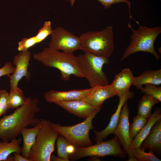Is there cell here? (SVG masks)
Segmentation results:
<instances>
[{
	"label": "cell",
	"mask_w": 161,
	"mask_h": 161,
	"mask_svg": "<svg viewBox=\"0 0 161 161\" xmlns=\"http://www.w3.org/2000/svg\"><path fill=\"white\" fill-rule=\"evenodd\" d=\"M161 84V69L157 70H147L139 76L134 77L132 85L140 89L143 85L151 84L159 86Z\"/></svg>",
	"instance_id": "ac0fdd59"
},
{
	"label": "cell",
	"mask_w": 161,
	"mask_h": 161,
	"mask_svg": "<svg viewBox=\"0 0 161 161\" xmlns=\"http://www.w3.org/2000/svg\"><path fill=\"white\" fill-rule=\"evenodd\" d=\"M21 138L17 139L14 138L10 142L0 140V161H6L8 157L14 152L21 153Z\"/></svg>",
	"instance_id": "44dd1931"
},
{
	"label": "cell",
	"mask_w": 161,
	"mask_h": 161,
	"mask_svg": "<svg viewBox=\"0 0 161 161\" xmlns=\"http://www.w3.org/2000/svg\"><path fill=\"white\" fill-rule=\"evenodd\" d=\"M59 135L56 140L57 156L64 161H69V155L67 152V147L70 143L63 136Z\"/></svg>",
	"instance_id": "484cf974"
},
{
	"label": "cell",
	"mask_w": 161,
	"mask_h": 161,
	"mask_svg": "<svg viewBox=\"0 0 161 161\" xmlns=\"http://www.w3.org/2000/svg\"><path fill=\"white\" fill-rule=\"evenodd\" d=\"M50 35L51 38L48 47L52 49L71 53L80 49L79 37L75 35L62 27H55L53 30Z\"/></svg>",
	"instance_id": "9c48e42d"
},
{
	"label": "cell",
	"mask_w": 161,
	"mask_h": 161,
	"mask_svg": "<svg viewBox=\"0 0 161 161\" xmlns=\"http://www.w3.org/2000/svg\"><path fill=\"white\" fill-rule=\"evenodd\" d=\"M65 0L69 1L70 2V5L71 7H72L74 6L75 1V0Z\"/></svg>",
	"instance_id": "d590c367"
},
{
	"label": "cell",
	"mask_w": 161,
	"mask_h": 161,
	"mask_svg": "<svg viewBox=\"0 0 161 161\" xmlns=\"http://www.w3.org/2000/svg\"><path fill=\"white\" fill-rule=\"evenodd\" d=\"M134 77L131 71L128 68L123 69L116 75L110 84L115 95L120 97L129 91Z\"/></svg>",
	"instance_id": "9a60e30c"
},
{
	"label": "cell",
	"mask_w": 161,
	"mask_h": 161,
	"mask_svg": "<svg viewBox=\"0 0 161 161\" xmlns=\"http://www.w3.org/2000/svg\"><path fill=\"white\" fill-rule=\"evenodd\" d=\"M38 43L35 36L30 38L24 37L18 42V50L19 52L28 50L29 48Z\"/></svg>",
	"instance_id": "f1b7e54d"
},
{
	"label": "cell",
	"mask_w": 161,
	"mask_h": 161,
	"mask_svg": "<svg viewBox=\"0 0 161 161\" xmlns=\"http://www.w3.org/2000/svg\"><path fill=\"white\" fill-rule=\"evenodd\" d=\"M0 140H1V139H0Z\"/></svg>",
	"instance_id": "8d00e7d4"
},
{
	"label": "cell",
	"mask_w": 161,
	"mask_h": 161,
	"mask_svg": "<svg viewBox=\"0 0 161 161\" xmlns=\"http://www.w3.org/2000/svg\"><path fill=\"white\" fill-rule=\"evenodd\" d=\"M27 98L18 87L15 91L10 92L8 99L9 109H14L21 106L26 102Z\"/></svg>",
	"instance_id": "603a6c76"
},
{
	"label": "cell",
	"mask_w": 161,
	"mask_h": 161,
	"mask_svg": "<svg viewBox=\"0 0 161 161\" xmlns=\"http://www.w3.org/2000/svg\"><path fill=\"white\" fill-rule=\"evenodd\" d=\"M92 90V88L66 91H58L52 89L46 92L44 97L47 102L55 103L60 101L80 100L87 96Z\"/></svg>",
	"instance_id": "7c38bea8"
},
{
	"label": "cell",
	"mask_w": 161,
	"mask_h": 161,
	"mask_svg": "<svg viewBox=\"0 0 161 161\" xmlns=\"http://www.w3.org/2000/svg\"><path fill=\"white\" fill-rule=\"evenodd\" d=\"M53 30L51 26V22L50 21H46L43 27L39 30L35 35L38 43L45 39L52 32Z\"/></svg>",
	"instance_id": "83f0119b"
},
{
	"label": "cell",
	"mask_w": 161,
	"mask_h": 161,
	"mask_svg": "<svg viewBox=\"0 0 161 161\" xmlns=\"http://www.w3.org/2000/svg\"><path fill=\"white\" fill-rule=\"evenodd\" d=\"M103 6L104 8L107 9L110 7L112 5L120 3H124L128 5L130 19L133 18L131 14V2L128 0H97Z\"/></svg>",
	"instance_id": "4dcf8cb0"
},
{
	"label": "cell",
	"mask_w": 161,
	"mask_h": 161,
	"mask_svg": "<svg viewBox=\"0 0 161 161\" xmlns=\"http://www.w3.org/2000/svg\"><path fill=\"white\" fill-rule=\"evenodd\" d=\"M14 161H31L29 159H27L20 154V153L14 152L13 153Z\"/></svg>",
	"instance_id": "d6a6232c"
},
{
	"label": "cell",
	"mask_w": 161,
	"mask_h": 161,
	"mask_svg": "<svg viewBox=\"0 0 161 161\" xmlns=\"http://www.w3.org/2000/svg\"><path fill=\"white\" fill-rule=\"evenodd\" d=\"M55 104L69 112L80 117L86 119L97 110L82 100L60 101Z\"/></svg>",
	"instance_id": "2e32d148"
},
{
	"label": "cell",
	"mask_w": 161,
	"mask_h": 161,
	"mask_svg": "<svg viewBox=\"0 0 161 161\" xmlns=\"http://www.w3.org/2000/svg\"><path fill=\"white\" fill-rule=\"evenodd\" d=\"M9 92L6 90L0 89V117L9 110Z\"/></svg>",
	"instance_id": "f546056e"
},
{
	"label": "cell",
	"mask_w": 161,
	"mask_h": 161,
	"mask_svg": "<svg viewBox=\"0 0 161 161\" xmlns=\"http://www.w3.org/2000/svg\"><path fill=\"white\" fill-rule=\"evenodd\" d=\"M140 147L143 150L147 148L154 151L161 150V119L156 121L146 137L141 142Z\"/></svg>",
	"instance_id": "e0dca14e"
},
{
	"label": "cell",
	"mask_w": 161,
	"mask_h": 161,
	"mask_svg": "<svg viewBox=\"0 0 161 161\" xmlns=\"http://www.w3.org/2000/svg\"><path fill=\"white\" fill-rule=\"evenodd\" d=\"M160 102L153 97L144 94L140 98L137 107L138 114L147 119L151 115L153 106Z\"/></svg>",
	"instance_id": "7402d4cb"
},
{
	"label": "cell",
	"mask_w": 161,
	"mask_h": 161,
	"mask_svg": "<svg viewBox=\"0 0 161 161\" xmlns=\"http://www.w3.org/2000/svg\"><path fill=\"white\" fill-rule=\"evenodd\" d=\"M50 161H64V160L62 159L56 157L55 155H51L50 157Z\"/></svg>",
	"instance_id": "836d02e7"
},
{
	"label": "cell",
	"mask_w": 161,
	"mask_h": 161,
	"mask_svg": "<svg viewBox=\"0 0 161 161\" xmlns=\"http://www.w3.org/2000/svg\"><path fill=\"white\" fill-rule=\"evenodd\" d=\"M78 57L80 70L91 88L109 84V79L103 70V66L109 62L108 58L87 52Z\"/></svg>",
	"instance_id": "8992f818"
},
{
	"label": "cell",
	"mask_w": 161,
	"mask_h": 161,
	"mask_svg": "<svg viewBox=\"0 0 161 161\" xmlns=\"http://www.w3.org/2000/svg\"><path fill=\"white\" fill-rule=\"evenodd\" d=\"M15 69V66H13L11 62H6L3 67L0 68V77L5 75L8 76L12 74Z\"/></svg>",
	"instance_id": "1f68e13d"
},
{
	"label": "cell",
	"mask_w": 161,
	"mask_h": 161,
	"mask_svg": "<svg viewBox=\"0 0 161 161\" xmlns=\"http://www.w3.org/2000/svg\"></svg>",
	"instance_id": "74e56055"
},
{
	"label": "cell",
	"mask_w": 161,
	"mask_h": 161,
	"mask_svg": "<svg viewBox=\"0 0 161 161\" xmlns=\"http://www.w3.org/2000/svg\"><path fill=\"white\" fill-rule=\"evenodd\" d=\"M6 161H14V157L13 156L10 154L7 157Z\"/></svg>",
	"instance_id": "e575fe53"
},
{
	"label": "cell",
	"mask_w": 161,
	"mask_h": 161,
	"mask_svg": "<svg viewBox=\"0 0 161 161\" xmlns=\"http://www.w3.org/2000/svg\"><path fill=\"white\" fill-rule=\"evenodd\" d=\"M40 129L39 124L32 128H24L20 132L23 141L21 152L22 155L26 158L29 157L31 148L35 143Z\"/></svg>",
	"instance_id": "ffe728a7"
},
{
	"label": "cell",
	"mask_w": 161,
	"mask_h": 161,
	"mask_svg": "<svg viewBox=\"0 0 161 161\" xmlns=\"http://www.w3.org/2000/svg\"><path fill=\"white\" fill-rule=\"evenodd\" d=\"M40 129L28 159L31 161H50L58 135L49 120L42 119Z\"/></svg>",
	"instance_id": "5b68a950"
},
{
	"label": "cell",
	"mask_w": 161,
	"mask_h": 161,
	"mask_svg": "<svg viewBox=\"0 0 161 161\" xmlns=\"http://www.w3.org/2000/svg\"><path fill=\"white\" fill-rule=\"evenodd\" d=\"M160 119L161 109L157 107L142 129L131 142V148L140 147L141 142L148 135L154 124Z\"/></svg>",
	"instance_id": "d6986e66"
},
{
	"label": "cell",
	"mask_w": 161,
	"mask_h": 161,
	"mask_svg": "<svg viewBox=\"0 0 161 161\" xmlns=\"http://www.w3.org/2000/svg\"><path fill=\"white\" fill-rule=\"evenodd\" d=\"M100 111H97L84 121L74 126H63L58 123H52L51 125L58 135L63 136L75 147L90 146L93 143L89 137V131L94 129L92 120Z\"/></svg>",
	"instance_id": "52a82bcc"
},
{
	"label": "cell",
	"mask_w": 161,
	"mask_h": 161,
	"mask_svg": "<svg viewBox=\"0 0 161 161\" xmlns=\"http://www.w3.org/2000/svg\"><path fill=\"white\" fill-rule=\"evenodd\" d=\"M91 92L82 100L95 110H100L104 102L115 95L110 85L97 86L92 87Z\"/></svg>",
	"instance_id": "5bb4252c"
},
{
	"label": "cell",
	"mask_w": 161,
	"mask_h": 161,
	"mask_svg": "<svg viewBox=\"0 0 161 161\" xmlns=\"http://www.w3.org/2000/svg\"><path fill=\"white\" fill-rule=\"evenodd\" d=\"M148 119L138 114L133 117V122L130 125L129 128V137L131 143L145 125Z\"/></svg>",
	"instance_id": "d4e9b609"
},
{
	"label": "cell",
	"mask_w": 161,
	"mask_h": 161,
	"mask_svg": "<svg viewBox=\"0 0 161 161\" xmlns=\"http://www.w3.org/2000/svg\"><path fill=\"white\" fill-rule=\"evenodd\" d=\"M129 109L127 101L123 105L120 111L117 126L113 134L120 141L123 150L129 157L128 161H137L130 151L131 143L129 137Z\"/></svg>",
	"instance_id": "30bf717a"
},
{
	"label": "cell",
	"mask_w": 161,
	"mask_h": 161,
	"mask_svg": "<svg viewBox=\"0 0 161 161\" xmlns=\"http://www.w3.org/2000/svg\"><path fill=\"white\" fill-rule=\"evenodd\" d=\"M140 89L144 93L150 95L161 101V87L151 84H144Z\"/></svg>",
	"instance_id": "4316f807"
},
{
	"label": "cell",
	"mask_w": 161,
	"mask_h": 161,
	"mask_svg": "<svg viewBox=\"0 0 161 161\" xmlns=\"http://www.w3.org/2000/svg\"><path fill=\"white\" fill-rule=\"evenodd\" d=\"M33 58L46 67L58 69L64 80H69L71 75L80 78H84L79 67L78 57L73 53L61 52L48 47L41 52L34 54Z\"/></svg>",
	"instance_id": "7a4b0ae2"
},
{
	"label": "cell",
	"mask_w": 161,
	"mask_h": 161,
	"mask_svg": "<svg viewBox=\"0 0 161 161\" xmlns=\"http://www.w3.org/2000/svg\"><path fill=\"white\" fill-rule=\"evenodd\" d=\"M40 110L36 98L27 97L26 102L12 114L0 119V138L2 141H9L16 138L28 126L39 125L40 120L35 117Z\"/></svg>",
	"instance_id": "6da1fadb"
},
{
	"label": "cell",
	"mask_w": 161,
	"mask_h": 161,
	"mask_svg": "<svg viewBox=\"0 0 161 161\" xmlns=\"http://www.w3.org/2000/svg\"><path fill=\"white\" fill-rule=\"evenodd\" d=\"M149 152L146 153L140 147H131V153L137 161H161L154 154L153 151L149 149Z\"/></svg>",
	"instance_id": "cb8c5ba5"
},
{
	"label": "cell",
	"mask_w": 161,
	"mask_h": 161,
	"mask_svg": "<svg viewBox=\"0 0 161 161\" xmlns=\"http://www.w3.org/2000/svg\"><path fill=\"white\" fill-rule=\"evenodd\" d=\"M31 56L30 52L27 50L20 52L14 57L13 64L15 66V70L8 76L10 83V92L17 89L18 83L23 77H25L27 81L29 80L30 75L28 69Z\"/></svg>",
	"instance_id": "8fae6325"
},
{
	"label": "cell",
	"mask_w": 161,
	"mask_h": 161,
	"mask_svg": "<svg viewBox=\"0 0 161 161\" xmlns=\"http://www.w3.org/2000/svg\"><path fill=\"white\" fill-rule=\"evenodd\" d=\"M81 48L89 53L109 58L114 48L113 27L108 26L100 31H89L79 36Z\"/></svg>",
	"instance_id": "3957f363"
},
{
	"label": "cell",
	"mask_w": 161,
	"mask_h": 161,
	"mask_svg": "<svg viewBox=\"0 0 161 161\" xmlns=\"http://www.w3.org/2000/svg\"><path fill=\"white\" fill-rule=\"evenodd\" d=\"M139 26L138 29L135 30L132 28L130 21L129 22L127 27L131 29L132 33L130 43L124 50L121 61L133 53L140 51L149 53L157 60L159 59L160 55L155 50L154 44L161 32V27H149L140 25Z\"/></svg>",
	"instance_id": "277c9868"
},
{
	"label": "cell",
	"mask_w": 161,
	"mask_h": 161,
	"mask_svg": "<svg viewBox=\"0 0 161 161\" xmlns=\"http://www.w3.org/2000/svg\"><path fill=\"white\" fill-rule=\"evenodd\" d=\"M134 96V93L130 91L123 95L119 97V100L117 108L115 113L112 116L107 126L101 131H94L95 137L94 140L98 143L103 141L109 135L113 134L117 125L120 111L125 102L131 99Z\"/></svg>",
	"instance_id": "4fadbf2b"
},
{
	"label": "cell",
	"mask_w": 161,
	"mask_h": 161,
	"mask_svg": "<svg viewBox=\"0 0 161 161\" xmlns=\"http://www.w3.org/2000/svg\"><path fill=\"white\" fill-rule=\"evenodd\" d=\"M120 141L115 136L111 140L102 141L94 145L76 147L74 152L69 155V159L73 161L87 157H103L108 155L124 158L127 155L122 149Z\"/></svg>",
	"instance_id": "ba28073f"
}]
</instances>
